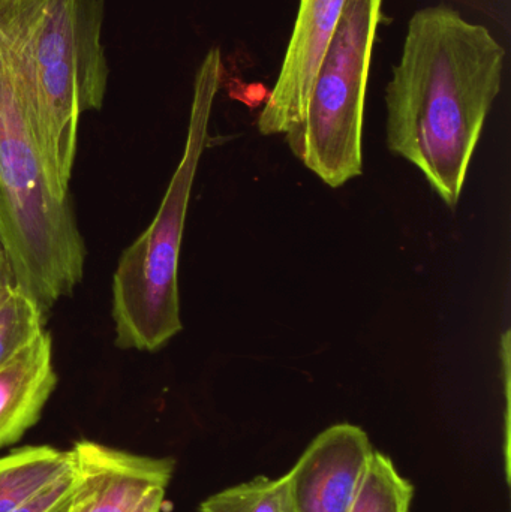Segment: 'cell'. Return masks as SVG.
<instances>
[{"instance_id":"1","label":"cell","mask_w":511,"mask_h":512,"mask_svg":"<svg viewBox=\"0 0 511 512\" xmlns=\"http://www.w3.org/2000/svg\"><path fill=\"white\" fill-rule=\"evenodd\" d=\"M506 50L483 24L431 6L408 24L386 90L387 147L419 168L449 207L461 198L474 150L503 81Z\"/></svg>"},{"instance_id":"2","label":"cell","mask_w":511,"mask_h":512,"mask_svg":"<svg viewBox=\"0 0 511 512\" xmlns=\"http://www.w3.org/2000/svg\"><path fill=\"white\" fill-rule=\"evenodd\" d=\"M0 242L15 285L48 312L81 282L86 246L42 152L17 56L0 24Z\"/></svg>"},{"instance_id":"3","label":"cell","mask_w":511,"mask_h":512,"mask_svg":"<svg viewBox=\"0 0 511 512\" xmlns=\"http://www.w3.org/2000/svg\"><path fill=\"white\" fill-rule=\"evenodd\" d=\"M102 0H0L51 176L68 191L81 114L101 110L108 83Z\"/></svg>"},{"instance_id":"4","label":"cell","mask_w":511,"mask_h":512,"mask_svg":"<svg viewBox=\"0 0 511 512\" xmlns=\"http://www.w3.org/2000/svg\"><path fill=\"white\" fill-rule=\"evenodd\" d=\"M222 57L212 48L195 78L185 152L150 227L123 251L113 276L116 343L155 352L182 331L179 258L186 213L209 138L213 101L221 86Z\"/></svg>"},{"instance_id":"5","label":"cell","mask_w":511,"mask_h":512,"mask_svg":"<svg viewBox=\"0 0 511 512\" xmlns=\"http://www.w3.org/2000/svg\"><path fill=\"white\" fill-rule=\"evenodd\" d=\"M383 0H348L309 95L305 116L285 134L291 153L330 188L363 170V114Z\"/></svg>"},{"instance_id":"6","label":"cell","mask_w":511,"mask_h":512,"mask_svg":"<svg viewBox=\"0 0 511 512\" xmlns=\"http://www.w3.org/2000/svg\"><path fill=\"white\" fill-rule=\"evenodd\" d=\"M348 0H300L278 80L258 116L263 135L287 134L305 116L309 95Z\"/></svg>"},{"instance_id":"7","label":"cell","mask_w":511,"mask_h":512,"mask_svg":"<svg viewBox=\"0 0 511 512\" xmlns=\"http://www.w3.org/2000/svg\"><path fill=\"white\" fill-rule=\"evenodd\" d=\"M374 448L353 424L329 427L288 472L293 512H348Z\"/></svg>"},{"instance_id":"8","label":"cell","mask_w":511,"mask_h":512,"mask_svg":"<svg viewBox=\"0 0 511 512\" xmlns=\"http://www.w3.org/2000/svg\"><path fill=\"white\" fill-rule=\"evenodd\" d=\"M78 481L69 512H135L156 489H167L174 460L140 456L92 441L75 442Z\"/></svg>"},{"instance_id":"9","label":"cell","mask_w":511,"mask_h":512,"mask_svg":"<svg viewBox=\"0 0 511 512\" xmlns=\"http://www.w3.org/2000/svg\"><path fill=\"white\" fill-rule=\"evenodd\" d=\"M56 385L53 342L44 331L0 367V450L38 423Z\"/></svg>"},{"instance_id":"10","label":"cell","mask_w":511,"mask_h":512,"mask_svg":"<svg viewBox=\"0 0 511 512\" xmlns=\"http://www.w3.org/2000/svg\"><path fill=\"white\" fill-rule=\"evenodd\" d=\"M74 451L48 445L23 447L0 457V512L17 510L51 481L68 471Z\"/></svg>"},{"instance_id":"11","label":"cell","mask_w":511,"mask_h":512,"mask_svg":"<svg viewBox=\"0 0 511 512\" xmlns=\"http://www.w3.org/2000/svg\"><path fill=\"white\" fill-rule=\"evenodd\" d=\"M45 315L32 295L17 285L0 291V367L44 333Z\"/></svg>"},{"instance_id":"12","label":"cell","mask_w":511,"mask_h":512,"mask_svg":"<svg viewBox=\"0 0 511 512\" xmlns=\"http://www.w3.org/2000/svg\"><path fill=\"white\" fill-rule=\"evenodd\" d=\"M414 489L389 457L374 451L348 512H410Z\"/></svg>"},{"instance_id":"13","label":"cell","mask_w":511,"mask_h":512,"mask_svg":"<svg viewBox=\"0 0 511 512\" xmlns=\"http://www.w3.org/2000/svg\"><path fill=\"white\" fill-rule=\"evenodd\" d=\"M200 512H293L288 475L257 477L222 490L201 504Z\"/></svg>"},{"instance_id":"14","label":"cell","mask_w":511,"mask_h":512,"mask_svg":"<svg viewBox=\"0 0 511 512\" xmlns=\"http://www.w3.org/2000/svg\"><path fill=\"white\" fill-rule=\"evenodd\" d=\"M75 457V454H74ZM77 462L12 512H69L77 487Z\"/></svg>"},{"instance_id":"15","label":"cell","mask_w":511,"mask_h":512,"mask_svg":"<svg viewBox=\"0 0 511 512\" xmlns=\"http://www.w3.org/2000/svg\"><path fill=\"white\" fill-rule=\"evenodd\" d=\"M167 489H156L141 502L140 507L135 512H161L164 507V498Z\"/></svg>"},{"instance_id":"16","label":"cell","mask_w":511,"mask_h":512,"mask_svg":"<svg viewBox=\"0 0 511 512\" xmlns=\"http://www.w3.org/2000/svg\"><path fill=\"white\" fill-rule=\"evenodd\" d=\"M9 285H15L14 273L5 246L0 242V291Z\"/></svg>"}]
</instances>
